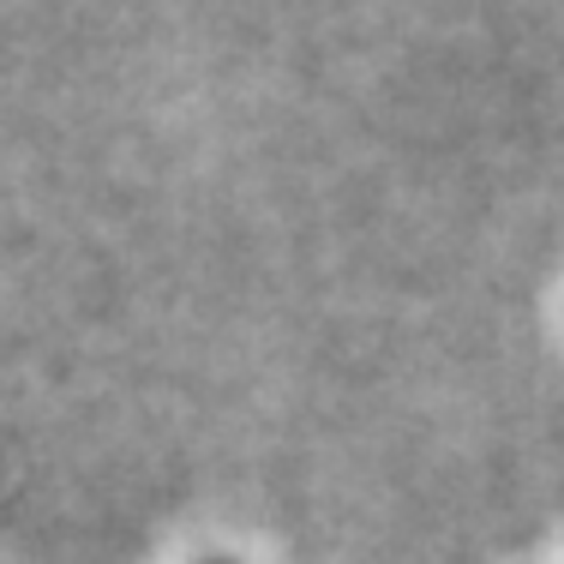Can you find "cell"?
<instances>
[{
    "mask_svg": "<svg viewBox=\"0 0 564 564\" xmlns=\"http://www.w3.org/2000/svg\"><path fill=\"white\" fill-rule=\"evenodd\" d=\"M210 564H223V558H210Z\"/></svg>",
    "mask_w": 564,
    "mask_h": 564,
    "instance_id": "cell-1",
    "label": "cell"
}]
</instances>
